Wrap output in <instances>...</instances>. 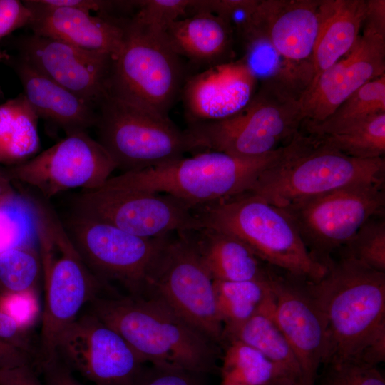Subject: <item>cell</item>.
<instances>
[{
	"mask_svg": "<svg viewBox=\"0 0 385 385\" xmlns=\"http://www.w3.org/2000/svg\"><path fill=\"white\" fill-rule=\"evenodd\" d=\"M90 311L119 333L145 363L206 375L217 371V344L160 301L101 296Z\"/></svg>",
	"mask_w": 385,
	"mask_h": 385,
	"instance_id": "cell-1",
	"label": "cell"
},
{
	"mask_svg": "<svg viewBox=\"0 0 385 385\" xmlns=\"http://www.w3.org/2000/svg\"><path fill=\"white\" fill-rule=\"evenodd\" d=\"M28 205L39 245L45 292L40 364L57 356L61 334L104 288L84 263L55 211L34 197H29Z\"/></svg>",
	"mask_w": 385,
	"mask_h": 385,
	"instance_id": "cell-2",
	"label": "cell"
},
{
	"mask_svg": "<svg viewBox=\"0 0 385 385\" xmlns=\"http://www.w3.org/2000/svg\"><path fill=\"white\" fill-rule=\"evenodd\" d=\"M326 267L322 278L307 283L326 321L327 365L354 359L385 326V272L344 255Z\"/></svg>",
	"mask_w": 385,
	"mask_h": 385,
	"instance_id": "cell-3",
	"label": "cell"
},
{
	"mask_svg": "<svg viewBox=\"0 0 385 385\" xmlns=\"http://www.w3.org/2000/svg\"><path fill=\"white\" fill-rule=\"evenodd\" d=\"M284 146L254 158L208 150L156 167L111 177L108 188L161 192L191 210L249 192L261 173L281 156Z\"/></svg>",
	"mask_w": 385,
	"mask_h": 385,
	"instance_id": "cell-4",
	"label": "cell"
},
{
	"mask_svg": "<svg viewBox=\"0 0 385 385\" xmlns=\"http://www.w3.org/2000/svg\"><path fill=\"white\" fill-rule=\"evenodd\" d=\"M384 158L358 159L299 130L250 192L279 208L359 183L384 182Z\"/></svg>",
	"mask_w": 385,
	"mask_h": 385,
	"instance_id": "cell-5",
	"label": "cell"
},
{
	"mask_svg": "<svg viewBox=\"0 0 385 385\" xmlns=\"http://www.w3.org/2000/svg\"><path fill=\"white\" fill-rule=\"evenodd\" d=\"M192 213L207 227L230 234L262 260L285 274L317 282L327 267L315 260L285 212L250 192L195 208Z\"/></svg>",
	"mask_w": 385,
	"mask_h": 385,
	"instance_id": "cell-6",
	"label": "cell"
},
{
	"mask_svg": "<svg viewBox=\"0 0 385 385\" xmlns=\"http://www.w3.org/2000/svg\"><path fill=\"white\" fill-rule=\"evenodd\" d=\"M302 91L279 78L263 81L249 103L225 119L188 125L197 148L242 158L270 153L299 131L304 118Z\"/></svg>",
	"mask_w": 385,
	"mask_h": 385,
	"instance_id": "cell-7",
	"label": "cell"
},
{
	"mask_svg": "<svg viewBox=\"0 0 385 385\" xmlns=\"http://www.w3.org/2000/svg\"><path fill=\"white\" fill-rule=\"evenodd\" d=\"M124 29L123 45L112 60L108 94L169 116L192 75L189 68L171 48L165 32L133 16L124 21Z\"/></svg>",
	"mask_w": 385,
	"mask_h": 385,
	"instance_id": "cell-8",
	"label": "cell"
},
{
	"mask_svg": "<svg viewBox=\"0 0 385 385\" xmlns=\"http://www.w3.org/2000/svg\"><path fill=\"white\" fill-rule=\"evenodd\" d=\"M97 113V140L123 173L165 164L197 149L186 129L153 110L107 94Z\"/></svg>",
	"mask_w": 385,
	"mask_h": 385,
	"instance_id": "cell-9",
	"label": "cell"
},
{
	"mask_svg": "<svg viewBox=\"0 0 385 385\" xmlns=\"http://www.w3.org/2000/svg\"><path fill=\"white\" fill-rule=\"evenodd\" d=\"M192 231L172 234L146 277L143 294L156 299L217 345L222 341L213 279L196 250Z\"/></svg>",
	"mask_w": 385,
	"mask_h": 385,
	"instance_id": "cell-10",
	"label": "cell"
},
{
	"mask_svg": "<svg viewBox=\"0 0 385 385\" xmlns=\"http://www.w3.org/2000/svg\"><path fill=\"white\" fill-rule=\"evenodd\" d=\"M384 182L359 183L281 208L312 257L324 265L371 218L384 211Z\"/></svg>",
	"mask_w": 385,
	"mask_h": 385,
	"instance_id": "cell-11",
	"label": "cell"
},
{
	"mask_svg": "<svg viewBox=\"0 0 385 385\" xmlns=\"http://www.w3.org/2000/svg\"><path fill=\"white\" fill-rule=\"evenodd\" d=\"M65 228L84 263L103 285L118 283L129 295L143 294L148 272L172 234L146 238L76 212Z\"/></svg>",
	"mask_w": 385,
	"mask_h": 385,
	"instance_id": "cell-12",
	"label": "cell"
},
{
	"mask_svg": "<svg viewBox=\"0 0 385 385\" xmlns=\"http://www.w3.org/2000/svg\"><path fill=\"white\" fill-rule=\"evenodd\" d=\"M115 169L114 161L98 140L86 132H76L5 170L11 180L34 188L49 198L72 189L100 188Z\"/></svg>",
	"mask_w": 385,
	"mask_h": 385,
	"instance_id": "cell-13",
	"label": "cell"
},
{
	"mask_svg": "<svg viewBox=\"0 0 385 385\" xmlns=\"http://www.w3.org/2000/svg\"><path fill=\"white\" fill-rule=\"evenodd\" d=\"M75 206L76 212L146 238L202 228L190 209L168 194L101 187L83 190Z\"/></svg>",
	"mask_w": 385,
	"mask_h": 385,
	"instance_id": "cell-14",
	"label": "cell"
},
{
	"mask_svg": "<svg viewBox=\"0 0 385 385\" xmlns=\"http://www.w3.org/2000/svg\"><path fill=\"white\" fill-rule=\"evenodd\" d=\"M56 355L95 385H132L146 364L119 333L91 311L61 334Z\"/></svg>",
	"mask_w": 385,
	"mask_h": 385,
	"instance_id": "cell-15",
	"label": "cell"
},
{
	"mask_svg": "<svg viewBox=\"0 0 385 385\" xmlns=\"http://www.w3.org/2000/svg\"><path fill=\"white\" fill-rule=\"evenodd\" d=\"M307 280L286 274L272 279L273 317L300 364L304 385H315L319 367L329 356V338L324 315Z\"/></svg>",
	"mask_w": 385,
	"mask_h": 385,
	"instance_id": "cell-16",
	"label": "cell"
},
{
	"mask_svg": "<svg viewBox=\"0 0 385 385\" xmlns=\"http://www.w3.org/2000/svg\"><path fill=\"white\" fill-rule=\"evenodd\" d=\"M384 74L385 34L362 29L351 50L303 89V123L324 120L361 86Z\"/></svg>",
	"mask_w": 385,
	"mask_h": 385,
	"instance_id": "cell-17",
	"label": "cell"
},
{
	"mask_svg": "<svg viewBox=\"0 0 385 385\" xmlns=\"http://www.w3.org/2000/svg\"><path fill=\"white\" fill-rule=\"evenodd\" d=\"M17 49L19 57L96 109L108 94L109 54L34 34L20 38Z\"/></svg>",
	"mask_w": 385,
	"mask_h": 385,
	"instance_id": "cell-18",
	"label": "cell"
},
{
	"mask_svg": "<svg viewBox=\"0 0 385 385\" xmlns=\"http://www.w3.org/2000/svg\"><path fill=\"white\" fill-rule=\"evenodd\" d=\"M321 0H259L242 36L290 61L312 60Z\"/></svg>",
	"mask_w": 385,
	"mask_h": 385,
	"instance_id": "cell-19",
	"label": "cell"
},
{
	"mask_svg": "<svg viewBox=\"0 0 385 385\" xmlns=\"http://www.w3.org/2000/svg\"><path fill=\"white\" fill-rule=\"evenodd\" d=\"M33 13L34 34L61 40L80 48L113 58L123 45L124 21L69 6H52L43 0L24 1ZM126 21V20H125Z\"/></svg>",
	"mask_w": 385,
	"mask_h": 385,
	"instance_id": "cell-20",
	"label": "cell"
},
{
	"mask_svg": "<svg viewBox=\"0 0 385 385\" xmlns=\"http://www.w3.org/2000/svg\"><path fill=\"white\" fill-rule=\"evenodd\" d=\"M247 70L227 63L190 76L180 98L188 125L221 120L244 108L252 98L243 76Z\"/></svg>",
	"mask_w": 385,
	"mask_h": 385,
	"instance_id": "cell-21",
	"label": "cell"
},
{
	"mask_svg": "<svg viewBox=\"0 0 385 385\" xmlns=\"http://www.w3.org/2000/svg\"><path fill=\"white\" fill-rule=\"evenodd\" d=\"M14 66L24 88V94L39 118L51 123L66 135L86 132L96 126L97 109L41 73L21 57Z\"/></svg>",
	"mask_w": 385,
	"mask_h": 385,
	"instance_id": "cell-22",
	"label": "cell"
},
{
	"mask_svg": "<svg viewBox=\"0 0 385 385\" xmlns=\"http://www.w3.org/2000/svg\"><path fill=\"white\" fill-rule=\"evenodd\" d=\"M165 35L175 53L204 70L227 63L232 55L234 32L214 14L178 19L167 27Z\"/></svg>",
	"mask_w": 385,
	"mask_h": 385,
	"instance_id": "cell-23",
	"label": "cell"
},
{
	"mask_svg": "<svg viewBox=\"0 0 385 385\" xmlns=\"http://www.w3.org/2000/svg\"><path fill=\"white\" fill-rule=\"evenodd\" d=\"M200 257L213 280L270 281L277 272L237 237L212 228L192 231Z\"/></svg>",
	"mask_w": 385,
	"mask_h": 385,
	"instance_id": "cell-24",
	"label": "cell"
},
{
	"mask_svg": "<svg viewBox=\"0 0 385 385\" xmlns=\"http://www.w3.org/2000/svg\"><path fill=\"white\" fill-rule=\"evenodd\" d=\"M365 14L366 0H321L310 81L351 50L360 36Z\"/></svg>",
	"mask_w": 385,
	"mask_h": 385,
	"instance_id": "cell-25",
	"label": "cell"
},
{
	"mask_svg": "<svg viewBox=\"0 0 385 385\" xmlns=\"http://www.w3.org/2000/svg\"><path fill=\"white\" fill-rule=\"evenodd\" d=\"M273 304L274 297L245 322L224 333L222 340L232 338L251 346L277 364L296 384L304 385L298 359L273 317Z\"/></svg>",
	"mask_w": 385,
	"mask_h": 385,
	"instance_id": "cell-26",
	"label": "cell"
},
{
	"mask_svg": "<svg viewBox=\"0 0 385 385\" xmlns=\"http://www.w3.org/2000/svg\"><path fill=\"white\" fill-rule=\"evenodd\" d=\"M38 118L24 93L0 105V164L16 165L37 154Z\"/></svg>",
	"mask_w": 385,
	"mask_h": 385,
	"instance_id": "cell-27",
	"label": "cell"
},
{
	"mask_svg": "<svg viewBox=\"0 0 385 385\" xmlns=\"http://www.w3.org/2000/svg\"><path fill=\"white\" fill-rule=\"evenodd\" d=\"M221 382L247 385H297L277 364L251 346L224 339Z\"/></svg>",
	"mask_w": 385,
	"mask_h": 385,
	"instance_id": "cell-28",
	"label": "cell"
},
{
	"mask_svg": "<svg viewBox=\"0 0 385 385\" xmlns=\"http://www.w3.org/2000/svg\"><path fill=\"white\" fill-rule=\"evenodd\" d=\"M381 113H385V74L361 86L324 120L305 124V128L317 136L338 134Z\"/></svg>",
	"mask_w": 385,
	"mask_h": 385,
	"instance_id": "cell-29",
	"label": "cell"
},
{
	"mask_svg": "<svg viewBox=\"0 0 385 385\" xmlns=\"http://www.w3.org/2000/svg\"><path fill=\"white\" fill-rule=\"evenodd\" d=\"M274 277L270 281L213 280L216 307L223 325V334L245 322L273 298Z\"/></svg>",
	"mask_w": 385,
	"mask_h": 385,
	"instance_id": "cell-30",
	"label": "cell"
},
{
	"mask_svg": "<svg viewBox=\"0 0 385 385\" xmlns=\"http://www.w3.org/2000/svg\"><path fill=\"white\" fill-rule=\"evenodd\" d=\"M42 277L39 252L26 242L0 252L2 294H32Z\"/></svg>",
	"mask_w": 385,
	"mask_h": 385,
	"instance_id": "cell-31",
	"label": "cell"
},
{
	"mask_svg": "<svg viewBox=\"0 0 385 385\" xmlns=\"http://www.w3.org/2000/svg\"><path fill=\"white\" fill-rule=\"evenodd\" d=\"M317 137L328 146L352 158H382L385 152V113L344 133Z\"/></svg>",
	"mask_w": 385,
	"mask_h": 385,
	"instance_id": "cell-32",
	"label": "cell"
},
{
	"mask_svg": "<svg viewBox=\"0 0 385 385\" xmlns=\"http://www.w3.org/2000/svg\"><path fill=\"white\" fill-rule=\"evenodd\" d=\"M375 217L363 225L342 247V255L385 272V222Z\"/></svg>",
	"mask_w": 385,
	"mask_h": 385,
	"instance_id": "cell-33",
	"label": "cell"
},
{
	"mask_svg": "<svg viewBox=\"0 0 385 385\" xmlns=\"http://www.w3.org/2000/svg\"><path fill=\"white\" fill-rule=\"evenodd\" d=\"M259 0H190L185 16L211 14L217 16L240 36Z\"/></svg>",
	"mask_w": 385,
	"mask_h": 385,
	"instance_id": "cell-34",
	"label": "cell"
},
{
	"mask_svg": "<svg viewBox=\"0 0 385 385\" xmlns=\"http://www.w3.org/2000/svg\"><path fill=\"white\" fill-rule=\"evenodd\" d=\"M322 385H385L377 366L353 360L329 364Z\"/></svg>",
	"mask_w": 385,
	"mask_h": 385,
	"instance_id": "cell-35",
	"label": "cell"
},
{
	"mask_svg": "<svg viewBox=\"0 0 385 385\" xmlns=\"http://www.w3.org/2000/svg\"><path fill=\"white\" fill-rule=\"evenodd\" d=\"M190 0H142L133 16L138 23L152 29L165 32L173 21L185 16Z\"/></svg>",
	"mask_w": 385,
	"mask_h": 385,
	"instance_id": "cell-36",
	"label": "cell"
},
{
	"mask_svg": "<svg viewBox=\"0 0 385 385\" xmlns=\"http://www.w3.org/2000/svg\"><path fill=\"white\" fill-rule=\"evenodd\" d=\"M26 217L17 195L0 202V252L26 242Z\"/></svg>",
	"mask_w": 385,
	"mask_h": 385,
	"instance_id": "cell-37",
	"label": "cell"
},
{
	"mask_svg": "<svg viewBox=\"0 0 385 385\" xmlns=\"http://www.w3.org/2000/svg\"><path fill=\"white\" fill-rule=\"evenodd\" d=\"M205 375L168 366H143L132 385H205Z\"/></svg>",
	"mask_w": 385,
	"mask_h": 385,
	"instance_id": "cell-38",
	"label": "cell"
},
{
	"mask_svg": "<svg viewBox=\"0 0 385 385\" xmlns=\"http://www.w3.org/2000/svg\"><path fill=\"white\" fill-rule=\"evenodd\" d=\"M31 9L18 0H0V40L15 30L29 26Z\"/></svg>",
	"mask_w": 385,
	"mask_h": 385,
	"instance_id": "cell-39",
	"label": "cell"
},
{
	"mask_svg": "<svg viewBox=\"0 0 385 385\" xmlns=\"http://www.w3.org/2000/svg\"><path fill=\"white\" fill-rule=\"evenodd\" d=\"M0 339L17 348L30 358L35 354L24 325L6 312L1 305Z\"/></svg>",
	"mask_w": 385,
	"mask_h": 385,
	"instance_id": "cell-40",
	"label": "cell"
},
{
	"mask_svg": "<svg viewBox=\"0 0 385 385\" xmlns=\"http://www.w3.org/2000/svg\"><path fill=\"white\" fill-rule=\"evenodd\" d=\"M351 360L375 366L384 361L385 326L377 331Z\"/></svg>",
	"mask_w": 385,
	"mask_h": 385,
	"instance_id": "cell-41",
	"label": "cell"
},
{
	"mask_svg": "<svg viewBox=\"0 0 385 385\" xmlns=\"http://www.w3.org/2000/svg\"><path fill=\"white\" fill-rule=\"evenodd\" d=\"M39 364L44 376L45 385H82L58 356Z\"/></svg>",
	"mask_w": 385,
	"mask_h": 385,
	"instance_id": "cell-42",
	"label": "cell"
},
{
	"mask_svg": "<svg viewBox=\"0 0 385 385\" xmlns=\"http://www.w3.org/2000/svg\"><path fill=\"white\" fill-rule=\"evenodd\" d=\"M0 385H45L32 370L30 364L0 369Z\"/></svg>",
	"mask_w": 385,
	"mask_h": 385,
	"instance_id": "cell-43",
	"label": "cell"
},
{
	"mask_svg": "<svg viewBox=\"0 0 385 385\" xmlns=\"http://www.w3.org/2000/svg\"><path fill=\"white\" fill-rule=\"evenodd\" d=\"M362 29L385 34L384 0H366V14Z\"/></svg>",
	"mask_w": 385,
	"mask_h": 385,
	"instance_id": "cell-44",
	"label": "cell"
},
{
	"mask_svg": "<svg viewBox=\"0 0 385 385\" xmlns=\"http://www.w3.org/2000/svg\"><path fill=\"white\" fill-rule=\"evenodd\" d=\"M30 359L17 348L0 339V369L29 364Z\"/></svg>",
	"mask_w": 385,
	"mask_h": 385,
	"instance_id": "cell-45",
	"label": "cell"
},
{
	"mask_svg": "<svg viewBox=\"0 0 385 385\" xmlns=\"http://www.w3.org/2000/svg\"><path fill=\"white\" fill-rule=\"evenodd\" d=\"M16 195L11 185V180L7 175L6 170L0 168V202Z\"/></svg>",
	"mask_w": 385,
	"mask_h": 385,
	"instance_id": "cell-46",
	"label": "cell"
},
{
	"mask_svg": "<svg viewBox=\"0 0 385 385\" xmlns=\"http://www.w3.org/2000/svg\"><path fill=\"white\" fill-rule=\"evenodd\" d=\"M11 57L7 53L0 50V62L4 61H9Z\"/></svg>",
	"mask_w": 385,
	"mask_h": 385,
	"instance_id": "cell-47",
	"label": "cell"
},
{
	"mask_svg": "<svg viewBox=\"0 0 385 385\" xmlns=\"http://www.w3.org/2000/svg\"><path fill=\"white\" fill-rule=\"evenodd\" d=\"M220 385H247L244 384H238V383H225V382H221Z\"/></svg>",
	"mask_w": 385,
	"mask_h": 385,
	"instance_id": "cell-48",
	"label": "cell"
}]
</instances>
